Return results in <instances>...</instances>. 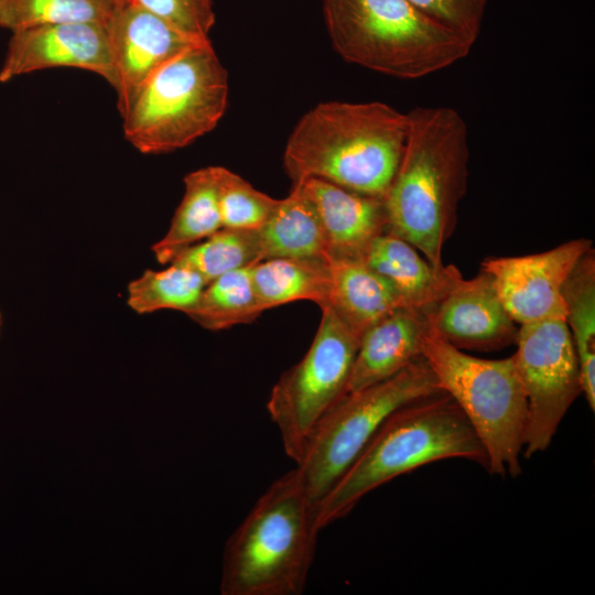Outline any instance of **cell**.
<instances>
[{
	"label": "cell",
	"mask_w": 595,
	"mask_h": 595,
	"mask_svg": "<svg viewBox=\"0 0 595 595\" xmlns=\"http://www.w3.org/2000/svg\"><path fill=\"white\" fill-rule=\"evenodd\" d=\"M298 184L313 203L327 244V257L364 259L370 244L387 230L383 198L364 195L310 177Z\"/></svg>",
	"instance_id": "obj_15"
},
{
	"label": "cell",
	"mask_w": 595,
	"mask_h": 595,
	"mask_svg": "<svg viewBox=\"0 0 595 595\" xmlns=\"http://www.w3.org/2000/svg\"><path fill=\"white\" fill-rule=\"evenodd\" d=\"M121 117L143 85L187 48L209 40L190 36L132 0H116L106 23Z\"/></svg>",
	"instance_id": "obj_11"
},
{
	"label": "cell",
	"mask_w": 595,
	"mask_h": 595,
	"mask_svg": "<svg viewBox=\"0 0 595 595\" xmlns=\"http://www.w3.org/2000/svg\"><path fill=\"white\" fill-rule=\"evenodd\" d=\"M439 391L422 356L392 377L345 394L320 422L295 465L315 508L394 410Z\"/></svg>",
	"instance_id": "obj_8"
},
{
	"label": "cell",
	"mask_w": 595,
	"mask_h": 595,
	"mask_svg": "<svg viewBox=\"0 0 595 595\" xmlns=\"http://www.w3.org/2000/svg\"><path fill=\"white\" fill-rule=\"evenodd\" d=\"M591 248L592 240L576 238L539 253L488 258L483 261L482 270L491 278L516 324L565 317L564 282Z\"/></svg>",
	"instance_id": "obj_12"
},
{
	"label": "cell",
	"mask_w": 595,
	"mask_h": 595,
	"mask_svg": "<svg viewBox=\"0 0 595 595\" xmlns=\"http://www.w3.org/2000/svg\"><path fill=\"white\" fill-rule=\"evenodd\" d=\"M515 344L512 359L528 402L523 456L530 458L548 450L582 394L580 366L563 316L520 325Z\"/></svg>",
	"instance_id": "obj_10"
},
{
	"label": "cell",
	"mask_w": 595,
	"mask_h": 595,
	"mask_svg": "<svg viewBox=\"0 0 595 595\" xmlns=\"http://www.w3.org/2000/svg\"><path fill=\"white\" fill-rule=\"evenodd\" d=\"M228 73L210 40L160 68L122 116L123 133L138 151H175L212 131L228 104Z\"/></svg>",
	"instance_id": "obj_7"
},
{
	"label": "cell",
	"mask_w": 595,
	"mask_h": 595,
	"mask_svg": "<svg viewBox=\"0 0 595 595\" xmlns=\"http://www.w3.org/2000/svg\"><path fill=\"white\" fill-rule=\"evenodd\" d=\"M422 356L440 389L459 407L488 456L491 475H521L528 402L512 356L485 359L453 346L430 326Z\"/></svg>",
	"instance_id": "obj_6"
},
{
	"label": "cell",
	"mask_w": 595,
	"mask_h": 595,
	"mask_svg": "<svg viewBox=\"0 0 595 595\" xmlns=\"http://www.w3.org/2000/svg\"><path fill=\"white\" fill-rule=\"evenodd\" d=\"M251 277L263 311L306 300L324 306L331 290L327 257L272 258L251 267Z\"/></svg>",
	"instance_id": "obj_21"
},
{
	"label": "cell",
	"mask_w": 595,
	"mask_h": 595,
	"mask_svg": "<svg viewBox=\"0 0 595 595\" xmlns=\"http://www.w3.org/2000/svg\"><path fill=\"white\" fill-rule=\"evenodd\" d=\"M408 133V112L388 104L322 102L291 132L283 154L284 169L293 183L315 177L383 198Z\"/></svg>",
	"instance_id": "obj_2"
},
{
	"label": "cell",
	"mask_w": 595,
	"mask_h": 595,
	"mask_svg": "<svg viewBox=\"0 0 595 595\" xmlns=\"http://www.w3.org/2000/svg\"><path fill=\"white\" fill-rule=\"evenodd\" d=\"M408 116L403 154L383 197L386 231L411 244L440 268L467 192L468 128L452 107H415Z\"/></svg>",
	"instance_id": "obj_1"
},
{
	"label": "cell",
	"mask_w": 595,
	"mask_h": 595,
	"mask_svg": "<svg viewBox=\"0 0 595 595\" xmlns=\"http://www.w3.org/2000/svg\"><path fill=\"white\" fill-rule=\"evenodd\" d=\"M183 33L209 40L215 24L213 0H132Z\"/></svg>",
	"instance_id": "obj_28"
},
{
	"label": "cell",
	"mask_w": 595,
	"mask_h": 595,
	"mask_svg": "<svg viewBox=\"0 0 595 595\" xmlns=\"http://www.w3.org/2000/svg\"><path fill=\"white\" fill-rule=\"evenodd\" d=\"M205 280L195 271L170 263L160 270H145L128 284L127 303L138 314L175 310L187 314L198 301Z\"/></svg>",
	"instance_id": "obj_25"
},
{
	"label": "cell",
	"mask_w": 595,
	"mask_h": 595,
	"mask_svg": "<svg viewBox=\"0 0 595 595\" xmlns=\"http://www.w3.org/2000/svg\"><path fill=\"white\" fill-rule=\"evenodd\" d=\"M52 67L89 71L113 82L105 24L72 22L12 32L0 82Z\"/></svg>",
	"instance_id": "obj_13"
},
{
	"label": "cell",
	"mask_w": 595,
	"mask_h": 595,
	"mask_svg": "<svg viewBox=\"0 0 595 595\" xmlns=\"http://www.w3.org/2000/svg\"><path fill=\"white\" fill-rule=\"evenodd\" d=\"M565 322L580 366L582 394L595 410V253L591 248L575 264L562 289Z\"/></svg>",
	"instance_id": "obj_22"
},
{
	"label": "cell",
	"mask_w": 595,
	"mask_h": 595,
	"mask_svg": "<svg viewBox=\"0 0 595 595\" xmlns=\"http://www.w3.org/2000/svg\"><path fill=\"white\" fill-rule=\"evenodd\" d=\"M453 458L470 461L488 470L482 442L448 394L439 391L400 407L318 505V530L349 515L366 495L390 480Z\"/></svg>",
	"instance_id": "obj_3"
},
{
	"label": "cell",
	"mask_w": 595,
	"mask_h": 595,
	"mask_svg": "<svg viewBox=\"0 0 595 595\" xmlns=\"http://www.w3.org/2000/svg\"><path fill=\"white\" fill-rule=\"evenodd\" d=\"M1 325H2V320H1V314H0V333H1Z\"/></svg>",
	"instance_id": "obj_30"
},
{
	"label": "cell",
	"mask_w": 595,
	"mask_h": 595,
	"mask_svg": "<svg viewBox=\"0 0 595 595\" xmlns=\"http://www.w3.org/2000/svg\"><path fill=\"white\" fill-rule=\"evenodd\" d=\"M430 310L399 307L360 337L346 394L392 377L422 357Z\"/></svg>",
	"instance_id": "obj_16"
},
{
	"label": "cell",
	"mask_w": 595,
	"mask_h": 595,
	"mask_svg": "<svg viewBox=\"0 0 595 595\" xmlns=\"http://www.w3.org/2000/svg\"><path fill=\"white\" fill-rule=\"evenodd\" d=\"M321 310L310 348L280 376L267 401L284 452L295 465L320 422L346 394L360 340L331 307Z\"/></svg>",
	"instance_id": "obj_9"
},
{
	"label": "cell",
	"mask_w": 595,
	"mask_h": 595,
	"mask_svg": "<svg viewBox=\"0 0 595 595\" xmlns=\"http://www.w3.org/2000/svg\"><path fill=\"white\" fill-rule=\"evenodd\" d=\"M252 266L229 271L206 284L186 315L210 331L253 322L264 311L255 291Z\"/></svg>",
	"instance_id": "obj_23"
},
{
	"label": "cell",
	"mask_w": 595,
	"mask_h": 595,
	"mask_svg": "<svg viewBox=\"0 0 595 595\" xmlns=\"http://www.w3.org/2000/svg\"><path fill=\"white\" fill-rule=\"evenodd\" d=\"M363 260L392 285L405 307L431 310L462 277L454 266L434 267L411 244L388 231L374 239Z\"/></svg>",
	"instance_id": "obj_17"
},
{
	"label": "cell",
	"mask_w": 595,
	"mask_h": 595,
	"mask_svg": "<svg viewBox=\"0 0 595 595\" xmlns=\"http://www.w3.org/2000/svg\"><path fill=\"white\" fill-rule=\"evenodd\" d=\"M262 260L327 257V244L317 212L298 184L279 199L259 228Z\"/></svg>",
	"instance_id": "obj_20"
},
{
	"label": "cell",
	"mask_w": 595,
	"mask_h": 595,
	"mask_svg": "<svg viewBox=\"0 0 595 595\" xmlns=\"http://www.w3.org/2000/svg\"><path fill=\"white\" fill-rule=\"evenodd\" d=\"M429 317L434 331L459 349H499L515 344L518 333L484 270L469 280L459 277Z\"/></svg>",
	"instance_id": "obj_14"
},
{
	"label": "cell",
	"mask_w": 595,
	"mask_h": 595,
	"mask_svg": "<svg viewBox=\"0 0 595 595\" xmlns=\"http://www.w3.org/2000/svg\"><path fill=\"white\" fill-rule=\"evenodd\" d=\"M316 508L294 467L274 479L226 542L223 595H301L318 536Z\"/></svg>",
	"instance_id": "obj_4"
},
{
	"label": "cell",
	"mask_w": 595,
	"mask_h": 595,
	"mask_svg": "<svg viewBox=\"0 0 595 595\" xmlns=\"http://www.w3.org/2000/svg\"><path fill=\"white\" fill-rule=\"evenodd\" d=\"M262 261L258 230L220 228L181 251L170 263L198 273L208 284L216 278Z\"/></svg>",
	"instance_id": "obj_24"
},
{
	"label": "cell",
	"mask_w": 595,
	"mask_h": 595,
	"mask_svg": "<svg viewBox=\"0 0 595 595\" xmlns=\"http://www.w3.org/2000/svg\"><path fill=\"white\" fill-rule=\"evenodd\" d=\"M420 10L474 45L479 36L487 0H409Z\"/></svg>",
	"instance_id": "obj_29"
},
{
	"label": "cell",
	"mask_w": 595,
	"mask_h": 595,
	"mask_svg": "<svg viewBox=\"0 0 595 595\" xmlns=\"http://www.w3.org/2000/svg\"><path fill=\"white\" fill-rule=\"evenodd\" d=\"M327 33L347 62L419 79L465 58L473 45L409 0H322Z\"/></svg>",
	"instance_id": "obj_5"
},
{
	"label": "cell",
	"mask_w": 595,
	"mask_h": 595,
	"mask_svg": "<svg viewBox=\"0 0 595 595\" xmlns=\"http://www.w3.org/2000/svg\"><path fill=\"white\" fill-rule=\"evenodd\" d=\"M218 201L221 228L246 230L259 229L279 203L223 166H219Z\"/></svg>",
	"instance_id": "obj_27"
},
{
	"label": "cell",
	"mask_w": 595,
	"mask_h": 595,
	"mask_svg": "<svg viewBox=\"0 0 595 595\" xmlns=\"http://www.w3.org/2000/svg\"><path fill=\"white\" fill-rule=\"evenodd\" d=\"M116 0H0V28L11 32L44 25L105 24Z\"/></svg>",
	"instance_id": "obj_26"
},
{
	"label": "cell",
	"mask_w": 595,
	"mask_h": 595,
	"mask_svg": "<svg viewBox=\"0 0 595 595\" xmlns=\"http://www.w3.org/2000/svg\"><path fill=\"white\" fill-rule=\"evenodd\" d=\"M218 178L219 166H206L184 177V195L170 228L152 246L160 263H170L181 251L221 228Z\"/></svg>",
	"instance_id": "obj_19"
},
{
	"label": "cell",
	"mask_w": 595,
	"mask_h": 595,
	"mask_svg": "<svg viewBox=\"0 0 595 595\" xmlns=\"http://www.w3.org/2000/svg\"><path fill=\"white\" fill-rule=\"evenodd\" d=\"M327 258L331 290L324 306L331 307L360 337L390 312L405 307L392 285L363 259Z\"/></svg>",
	"instance_id": "obj_18"
}]
</instances>
